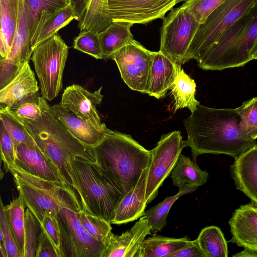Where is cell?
<instances>
[{
    "label": "cell",
    "mask_w": 257,
    "mask_h": 257,
    "mask_svg": "<svg viewBox=\"0 0 257 257\" xmlns=\"http://www.w3.org/2000/svg\"><path fill=\"white\" fill-rule=\"evenodd\" d=\"M235 108H214L199 104L183 120L193 160L204 154H225L235 159L254 145L256 140L245 137L239 128Z\"/></svg>",
    "instance_id": "obj_1"
},
{
    "label": "cell",
    "mask_w": 257,
    "mask_h": 257,
    "mask_svg": "<svg viewBox=\"0 0 257 257\" xmlns=\"http://www.w3.org/2000/svg\"><path fill=\"white\" fill-rule=\"evenodd\" d=\"M41 102L42 114L37 120L21 121L39 148L57 169L66 184L77 193L69 159L78 158L96 163L94 148L75 138L59 119L52 106L41 96Z\"/></svg>",
    "instance_id": "obj_2"
},
{
    "label": "cell",
    "mask_w": 257,
    "mask_h": 257,
    "mask_svg": "<svg viewBox=\"0 0 257 257\" xmlns=\"http://www.w3.org/2000/svg\"><path fill=\"white\" fill-rule=\"evenodd\" d=\"M94 150L96 163L110 174L124 196L135 187L150 162V151L131 136L115 131L109 130Z\"/></svg>",
    "instance_id": "obj_3"
},
{
    "label": "cell",
    "mask_w": 257,
    "mask_h": 257,
    "mask_svg": "<svg viewBox=\"0 0 257 257\" xmlns=\"http://www.w3.org/2000/svg\"><path fill=\"white\" fill-rule=\"evenodd\" d=\"M69 164L82 210L111 223L116 208L124 196L121 187L97 163L71 158Z\"/></svg>",
    "instance_id": "obj_4"
},
{
    "label": "cell",
    "mask_w": 257,
    "mask_h": 257,
    "mask_svg": "<svg viewBox=\"0 0 257 257\" xmlns=\"http://www.w3.org/2000/svg\"><path fill=\"white\" fill-rule=\"evenodd\" d=\"M256 38L257 3L195 60L198 66L206 70L243 66L252 60L250 53Z\"/></svg>",
    "instance_id": "obj_5"
},
{
    "label": "cell",
    "mask_w": 257,
    "mask_h": 257,
    "mask_svg": "<svg viewBox=\"0 0 257 257\" xmlns=\"http://www.w3.org/2000/svg\"><path fill=\"white\" fill-rule=\"evenodd\" d=\"M10 171L26 207L40 223L47 215H57L63 208L82 210L80 197L72 188L34 176L16 164Z\"/></svg>",
    "instance_id": "obj_6"
},
{
    "label": "cell",
    "mask_w": 257,
    "mask_h": 257,
    "mask_svg": "<svg viewBox=\"0 0 257 257\" xmlns=\"http://www.w3.org/2000/svg\"><path fill=\"white\" fill-rule=\"evenodd\" d=\"M68 50L61 37L56 34L33 51L31 60L38 78L40 94L47 100H52L62 89Z\"/></svg>",
    "instance_id": "obj_7"
},
{
    "label": "cell",
    "mask_w": 257,
    "mask_h": 257,
    "mask_svg": "<svg viewBox=\"0 0 257 257\" xmlns=\"http://www.w3.org/2000/svg\"><path fill=\"white\" fill-rule=\"evenodd\" d=\"M257 3V0H226L200 25L187 52L185 62L195 59L223 33Z\"/></svg>",
    "instance_id": "obj_8"
},
{
    "label": "cell",
    "mask_w": 257,
    "mask_h": 257,
    "mask_svg": "<svg viewBox=\"0 0 257 257\" xmlns=\"http://www.w3.org/2000/svg\"><path fill=\"white\" fill-rule=\"evenodd\" d=\"M163 20L159 51L175 63L182 65L200 25L181 7L171 9Z\"/></svg>",
    "instance_id": "obj_9"
},
{
    "label": "cell",
    "mask_w": 257,
    "mask_h": 257,
    "mask_svg": "<svg viewBox=\"0 0 257 257\" xmlns=\"http://www.w3.org/2000/svg\"><path fill=\"white\" fill-rule=\"evenodd\" d=\"M184 147L180 132L175 131L162 135L156 146L150 150L145 194L147 204L157 197L159 188L171 173Z\"/></svg>",
    "instance_id": "obj_10"
},
{
    "label": "cell",
    "mask_w": 257,
    "mask_h": 257,
    "mask_svg": "<svg viewBox=\"0 0 257 257\" xmlns=\"http://www.w3.org/2000/svg\"><path fill=\"white\" fill-rule=\"evenodd\" d=\"M77 212L63 208L57 214L62 257H102L105 245L87 232L78 218Z\"/></svg>",
    "instance_id": "obj_11"
},
{
    "label": "cell",
    "mask_w": 257,
    "mask_h": 257,
    "mask_svg": "<svg viewBox=\"0 0 257 257\" xmlns=\"http://www.w3.org/2000/svg\"><path fill=\"white\" fill-rule=\"evenodd\" d=\"M154 53L134 39L115 53L111 59L131 89L147 93Z\"/></svg>",
    "instance_id": "obj_12"
},
{
    "label": "cell",
    "mask_w": 257,
    "mask_h": 257,
    "mask_svg": "<svg viewBox=\"0 0 257 257\" xmlns=\"http://www.w3.org/2000/svg\"><path fill=\"white\" fill-rule=\"evenodd\" d=\"M29 19L24 0H20L17 30L10 54L0 58V89L9 83L32 55Z\"/></svg>",
    "instance_id": "obj_13"
},
{
    "label": "cell",
    "mask_w": 257,
    "mask_h": 257,
    "mask_svg": "<svg viewBox=\"0 0 257 257\" xmlns=\"http://www.w3.org/2000/svg\"><path fill=\"white\" fill-rule=\"evenodd\" d=\"M176 0H108L113 21L146 24L158 19L176 5Z\"/></svg>",
    "instance_id": "obj_14"
},
{
    "label": "cell",
    "mask_w": 257,
    "mask_h": 257,
    "mask_svg": "<svg viewBox=\"0 0 257 257\" xmlns=\"http://www.w3.org/2000/svg\"><path fill=\"white\" fill-rule=\"evenodd\" d=\"M102 87L91 92L78 84H72L64 90L60 103L69 110L91 123L99 131L106 132L108 128L101 121L97 107L102 100Z\"/></svg>",
    "instance_id": "obj_15"
},
{
    "label": "cell",
    "mask_w": 257,
    "mask_h": 257,
    "mask_svg": "<svg viewBox=\"0 0 257 257\" xmlns=\"http://www.w3.org/2000/svg\"><path fill=\"white\" fill-rule=\"evenodd\" d=\"M151 227L142 216L129 230L116 235L110 234L102 257H136L147 236L151 234Z\"/></svg>",
    "instance_id": "obj_16"
},
{
    "label": "cell",
    "mask_w": 257,
    "mask_h": 257,
    "mask_svg": "<svg viewBox=\"0 0 257 257\" xmlns=\"http://www.w3.org/2000/svg\"><path fill=\"white\" fill-rule=\"evenodd\" d=\"M228 224L232 235L229 241L244 248L257 250V203L241 205L232 213Z\"/></svg>",
    "instance_id": "obj_17"
},
{
    "label": "cell",
    "mask_w": 257,
    "mask_h": 257,
    "mask_svg": "<svg viewBox=\"0 0 257 257\" xmlns=\"http://www.w3.org/2000/svg\"><path fill=\"white\" fill-rule=\"evenodd\" d=\"M16 165L26 172L48 181L67 185L57 169L38 146L20 144L16 149Z\"/></svg>",
    "instance_id": "obj_18"
},
{
    "label": "cell",
    "mask_w": 257,
    "mask_h": 257,
    "mask_svg": "<svg viewBox=\"0 0 257 257\" xmlns=\"http://www.w3.org/2000/svg\"><path fill=\"white\" fill-rule=\"evenodd\" d=\"M230 172L237 189L257 203V143L235 159Z\"/></svg>",
    "instance_id": "obj_19"
},
{
    "label": "cell",
    "mask_w": 257,
    "mask_h": 257,
    "mask_svg": "<svg viewBox=\"0 0 257 257\" xmlns=\"http://www.w3.org/2000/svg\"><path fill=\"white\" fill-rule=\"evenodd\" d=\"M39 89L34 72L27 62L14 79L0 89L1 107L10 108L39 92Z\"/></svg>",
    "instance_id": "obj_20"
},
{
    "label": "cell",
    "mask_w": 257,
    "mask_h": 257,
    "mask_svg": "<svg viewBox=\"0 0 257 257\" xmlns=\"http://www.w3.org/2000/svg\"><path fill=\"white\" fill-rule=\"evenodd\" d=\"M148 167L142 172L135 187L119 203L111 224L132 222L144 215L147 206L145 199Z\"/></svg>",
    "instance_id": "obj_21"
},
{
    "label": "cell",
    "mask_w": 257,
    "mask_h": 257,
    "mask_svg": "<svg viewBox=\"0 0 257 257\" xmlns=\"http://www.w3.org/2000/svg\"><path fill=\"white\" fill-rule=\"evenodd\" d=\"M178 65L160 51L154 52L147 94L157 99L165 97L175 81Z\"/></svg>",
    "instance_id": "obj_22"
},
{
    "label": "cell",
    "mask_w": 257,
    "mask_h": 257,
    "mask_svg": "<svg viewBox=\"0 0 257 257\" xmlns=\"http://www.w3.org/2000/svg\"><path fill=\"white\" fill-rule=\"evenodd\" d=\"M54 111L69 132L82 143L94 148L103 139L106 132L99 131L91 123L62 107L60 103L52 106Z\"/></svg>",
    "instance_id": "obj_23"
},
{
    "label": "cell",
    "mask_w": 257,
    "mask_h": 257,
    "mask_svg": "<svg viewBox=\"0 0 257 257\" xmlns=\"http://www.w3.org/2000/svg\"><path fill=\"white\" fill-rule=\"evenodd\" d=\"M20 0H0L1 57L6 58L10 53L17 30Z\"/></svg>",
    "instance_id": "obj_24"
},
{
    "label": "cell",
    "mask_w": 257,
    "mask_h": 257,
    "mask_svg": "<svg viewBox=\"0 0 257 257\" xmlns=\"http://www.w3.org/2000/svg\"><path fill=\"white\" fill-rule=\"evenodd\" d=\"M133 24L113 21L104 31L98 33L103 59H111L113 55L134 39L131 31Z\"/></svg>",
    "instance_id": "obj_25"
},
{
    "label": "cell",
    "mask_w": 257,
    "mask_h": 257,
    "mask_svg": "<svg viewBox=\"0 0 257 257\" xmlns=\"http://www.w3.org/2000/svg\"><path fill=\"white\" fill-rule=\"evenodd\" d=\"M29 19L31 40L50 17L70 4V0H24Z\"/></svg>",
    "instance_id": "obj_26"
},
{
    "label": "cell",
    "mask_w": 257,
    "mask_h": 257,
    "mask_svg": "<svg viewBox=\"0 0 257 257\" xmlns=\"http://www.w3.org/2000/svg\"><path fill=\"white\" fill-rule=\"evenodd\" d=\"M179 64L177 74L172 86V95L174 100V112L179 109L188 108L191 112L194 111L200 102L195 98L196 83Z\"/></svg>",
    "instance_id": "obj_27"
},
{
    "label": "cell",
    "mask_w": 257,
    "mask_h": 257,
    "mask_svg": "<svg viewBox=\"0 0 257 257\" xmlns=\"http://www.w3.org/2000/svg\"><path fill=\"white\" fill-rule=\"evenodd\" d=\"M112 22L108 0H90L78 21V27L80 32L88 31L99 33Z\"/></svg>",
    "instance_id": "obj_28"
},
{
    "label": "cell",
    "mask_w": 257,
    "mask_h": 257,
    "mask_svg": "<svg viewBox=\"0 0 257 257\" xmlns=\"http://www.w3.org/2000/svg\"><path fill=\"white\" fill-rule=\"evenodd\" d=\"M190 241L187 236L176 238L154 234L144 239L136 257H168Z\"/></svg>",
    "instance_id": "obj_29"
},
{
    "label": "cell",
    "mask_w": 257,
    "mask_h": 257,
    "mask_svg": "<svg viewBox=\"0 0 257 257\" xmlns=\"http://www.w3.org/2000/svg\"><path fill=\"white\" fill-rule=\"evenodd\" d=\"M171 177L175 186L179 187L187 184L198 188L207 182L209 174L189 157L181 154Z\"/></svg>",
    "instance_id": "obj_30"
},
{
    "label": "cell",
    "mask_w": 257,
    "mask_h": 257,
    "mask_svg": "<svg viewBox=\"0 0 257 257\" xmlns=\"http://www.w3.org/2000/svg\"><path fill=\"white\" fill-rule=\"evenodd\" d=\"M178 192L172 196H167L162 202L145 211L144 216L151 227L152 233L161 231L167 225V218L171 207L181 196L193 192L198 188L188 185L180 186Z\"/></svg>",
    "instance_id": "obj_31"
},
{
    "label": "cell",
    "mask_w": 257,
    "mask_h": 257,
    "mask_svg": "<svg viewBox=\"0 0 257 257\" xmlns=\"http://www.w3.org/2000/svg\"><path fill=\"white\" fill-rule=\"evenodd\" d=\"M74 19L77 20L70 4L50 17L37 29L31 40L32 52L38 45L57 34L60 29L65 27Z\"/></svg>",
    "instance_id": "obj_32"
},
{
    "label": "cell",
    "mask_w": 257,
    "mask_h": 257,
    "mask_svg": "<svg viewBox=\"0 0 257 257\" xmlns=\"http://www.w3.org/2000/svg\"><path fill=\"white\" fill-rule=\"evenodd\" d=\"M25 204L21 195L4 206L8 223L17 247L23 257L25 244Z\"/></svg>",
    "instance_id": "obj_33"
},
{
    "label": "cell",
    "mask_w": 257,
    "mask_h": 257,
    "mask_svg": "<svg viewBox=\"0 0 257 257\" xmlns=\"http://www.w3.org/2000/svg\"><path fill=\"white\" fill-rule=\"evenodd\" d=\"M197 239L206 257L228 256L227 241L218 227L209 226L203 228Z\"/></svg>",
    "instance_id": "obj_34"
},
{
    "label": "cell",
    "mask_w": 257,
    "mask_h": 257,
    "mask_svg": "<svg viewBox=\"0 0 257 257\" xmlns=\"http://www.w3.org/2000/svg\"><path fill=\"white\" fill-rule=\"evenodd\" d=\"M0 108L1 121L11 138L16 151L21 144L32 147L37 146L22 121L16 117L7 108Z\"/></svg>",
    "instance_id": "obj_35"
},
{
    "label": "cell",
    "mask_w": 257,
    "mask_h": 257,
    "mask_svg": "<svg viewBox=\"0 0 257 257\" xmlns=\"http://www.w3.org/2000/svg\"><path fill=\"white\" fill-rule=\"evenodd\" d=\"M239 117V128L241 133L250 139H257V97L242 103L235 108Z\"/></svg>",
    "instance_id": "obj_36"
},
{
    "label": "cell",
    "mask_w": 257,
    "mask_h": 257,
    "mask_svg": "<svg viewBox=\"0 0 257 257\" xmlns=\"http://www.w3.org/2000/svg\"><path fill=\"white\" fill-rule=\"evenodd\" d=\"M77 216L87 232L94 238L106 245L112 232L111 223L83 210L78 212Z\"/></svg>",
    "instance_id": "obj_37"
},
{
    "label": "cell",
    "mask_w": 257,
    "mask_h": 257,
    "mask_svg": "<svg viewBox=\"0 0 257 257\" xmlns=\"http://www.w3.org/2000/svg\"><path fill=\"white\" fill-rule=\"evenodd\" d=\"M7 109L20 120H36L42 114L40 94L38 92Z\"/></svg>",
    "instance_id": "obj_38"
},
{
    "label": "cell",
    "mask_w": 257,
    "mask_h": 257,
    "mask_svg": "<svg viewBox=\"0 0 257 257\" xmlns=\"http://www.w3.org/2000/svg\"><path fill=\"white\" fill-rule=\"evenodd\" d=\"M42 231L40 222L28 209L25 210L23 257H35L39 237Z\"/></svg>",
    "instance_id": "obj_39"
},
{
    "label": "cell",
    "mask_w": 257,
    "mask_h": 257,
    "mask_svg": "<svg viewBox=\"0 0 257 257\" xmlns=\"http://www.w3.org/2000/svg\"><path fill=\"white\" fill-rule=\"evenodd\" d=\"M226 0H188L180 6L202 25L209 16Z\"/></svg>",
    "instance_id": "obj_40"
},
{
    "label": "cell",
    "mask_w": 257,
    "mask_h": 257,
    "mask_svg": "<svg viewBox=\"0 0 257 257\" xmlns=\"http://www.w3.org/2000/svg\"><path fill=\"white\" fill-rule=\"evenodd\" d=\"M73 47L95 59H103L97 33L88 31L80 32L74 39Z\"/></svg>",
    "instance_id": "obj_41"
},
{
    "label": "cell",
    "mask_w": 257,
    "mask_h": 257,
    "mask_svg": "<svg viewBox=\"0 0 257 257\" xmlns=\"http://www.w3.org/2000/svg\"><path fill=\"white\" fill-rule=\"evenodd\" d=\"M0 144L1 159L6 172L10 170L16 163V151L14 143L3 123L0 124Z\"/></svg>",
    "instance_id": "obj_42"
},
{
    "label": "cell",
    "mask_w": 257,
    "mask_h": 257,
    "mask_svg": "<svg viewBox=\"0 0 257 257\" xmlns=\"http://www.w3.org/2000/svg\"><path fill=\"white\" fill-rule=\"evenodd\" d=\"M57 215L46 216L40 223L42 230L56 248L59 256L62 257L61 249L60 229Z\"/></svg>",
    "instance_id": "obj_43"
},
{
    "label": "cell",
    "mask_w": 257,
    "mask_h": 257,
    "mask_svg": "<svg viewBox=\"0 0 257 257\" xmlns=\"http://www.w3.org/2000/svg\"><path fill=\"white\" fill-rule=\"evenodd\" d=\"M0 231L4 236L8 257H22L9 227L2 200L0 209Z\"/></svg>",
    "instance_id": "obj_44"
},
{
    "label": "cell",
    "mask_w": 257,
    "mask_h": 257,
    "mask_svg": "<svg viewBox=\"0 0 257 257\" xmlns=\"http://www.w3.org/2000/svg\"><path fill=\"white\" fill-rule=\"evenodd\" d=\"M59 257L52 243L42 230L38 239L35 257Z\"/></svg>",
    "instance_id": "obj_45"
},
{
    "label": "cell",
    "mask_w": 257,
    "mask_h": 257,
    "mask_svg": "<svg viewBox=\"0 0 257 257\" xmlns=\"http://www.w3.org/2000/svg\"><path fill=\"white\" fill-rule=\"evenodd\" d=\"M168 257H206L201 249L197 239L190 241L180 249L170 254Z\"/></svg>",
    "instance_id": "obj_46"
},
{
    "label": "cell",
    "mask_w": 257,
    "mask_h": 257,
    "mask_svg": "<svg viewBox=\"0 0 257 257\" xmlns=\"http://www.w3.org/2000/svg\"><path fill=\"white\" fill-rule=\"evenodd\" d=\"M90 0H70L74 14L79 20L81 18Z\"/></svg>",
    "instance_id": "obj_47"
},
{
    "label": "cell",
    "mask_w": 257,
    "mask_h": 257,
    "mask_svg": "<svg viewBox=\"0 0 257 257\" xmlns=\"http://www.w3.org/2000/svg\"><path fill=\"white\" fill-rule=\"evenodd\" d=\"M233 256L235 257H250V256H255L257 257V250L244 248V249L240 252H238Z\"/></svg>",
    "instance_id": "obj_48"
},
{
    "label": "cell",
    "mask_w": 257,
    "mask_h": 257,
    "mask_svg": "<svg viewBox=\"0 0 257 257\" xmlns=\"http://www.w3.org/2000/svg\"><path fill=\"white\" fill-rule=\"evenodd\" d=\"M0 252L1 257H8L4 236L0 231Z\"/></svg>",
    "instance_id": "obj_49"
},
{
    "label": "cell",
    "mask_w": 257,
    "mask_h": 257,
    "mask_svg": "<svg viewBox=\"0 0 257 257\" xmlns=\"http://www.w3.org/2000/svg\"><path fill=\"white\" fill-rule=\"evenodd\" d=\"M250 55L252 60L257 59V38L251 48Z\"/></svg>",
    "instance_id": "obj_50"
},
{
    "label": "cell",
    "mask_w": 257,
    "mask_h": 257,
    "mask_svg": "<svg viewBox=\"0 0 257 257\" xmlns=\"http://www.w3.org/2000/svg\"><path fill=\"white\" fill-rule=\"evenodd\" d=\"M188 0H176V4H177L178 3H181V2H185Z\"/></svg>",
    "instance_id": "obj_51"
}]
</instances>
